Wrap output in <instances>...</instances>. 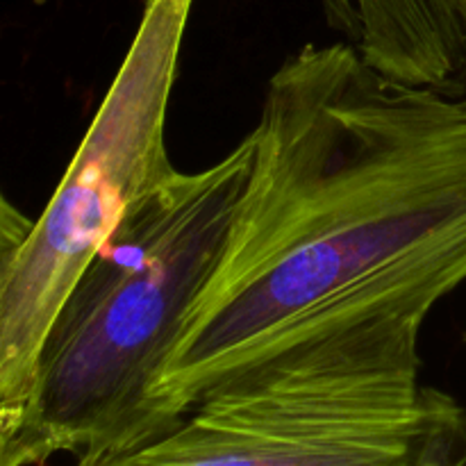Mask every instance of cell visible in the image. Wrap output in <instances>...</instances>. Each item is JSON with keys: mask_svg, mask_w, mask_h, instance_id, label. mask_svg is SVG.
Wrapping results in <instances>:
<instances>
[{"mask_svg": "<svg viewBox=\"0 0 466 466\" xmlns=\"http://www.w3.org/2000/svg\"><path fill=\"white\" fill-rule=\"evenodd\" d=\"M466 408L421 382H268L205 399L135 449L76 466H460Z\"/></svg>", "mask_w": 466, "mask_h": 466, "instance_id": "4", "label": "cell"}, {"mask_svg": "<svg viewBox=\"0 0 466 466\" xmlns=\"http://www.w3.org/2000/svg\"><path fill=\"white\" fill-rule=\"evenodd\" d=\"M332 30L385 76L462 94L466 21L455 0H321Z\"/></svg>", "mask_w": 466, "mask_h": 466, "instance_id": "5", "label": "cell"}, {"mask_svg": "<svg viewBox=\"0 0 466 466\" xmlns=\"http://www.w3.org/2000/svg\"><path fill=\"white\" fill-rule=\"evenodd\" d=\"M196 0H146L130 48L71 164L21 244L0 246V432L25 408L64 299L123 218L177 168L167 118Z\"/></svg>", "mask_w": 466, "mask_h": 466, "instance_id": "3", "label": "cell"}, {"mask_svg": "<svg viewBox=\"0 0 466 466\" xmlns=\"http://www.w3.org/2000/svg\"><path fill=\"white\" fill-rule=\"evenodd\" d=\"M253 164V137L144 196L55 314L0 466L121 453L155 437V387L212 278Z\"/></svg>", "mask_w": 466, "mask_h": 466, "instance_id": "2", "label": "cell"}, {"mask_svg": "<svg viewBox=\"0 0 466 466\" xmlns=\"http://www.w3.org/2000/svg\"><path fill=\"white\" fill-rule=\"evenodd\" d=\"M455 3H458L460 12H462V16H464V21H466V0H455Z\"/></svg>", "mask_w": 466, "mask_h": 466, "instance_id": "6", "label": "cell"}, {"mask_svg": "<svg viewBox=\"0 0 466 466\" xmlns=\"http://www.w3.org/2000/svg\"><path fill=\"white\" fill-rule=\"evenodd\" d=\"M250 137L221 259L155 387V437L246 387L419 380L423 323L466 280V94L308 44Z\"/></svg>", "mask_w": 466, "mask_h": 466, "instance_id": "1", "label": "cell"}]
</instances>
